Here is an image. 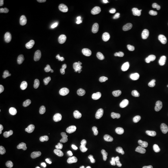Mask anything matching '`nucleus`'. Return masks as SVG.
Listing matches in <instances>:
<instances>
[{
    "instance_id": "f257e3e1",
    "label": "nucleus",
    "mask_w": 168,
    "mask_h": 168,
    "mask_svg": "<svg viewBox=\"0 0 168 168\" xmlns=\"http://www.w3.org/2000/svg\"><path fill=\"white\" fill-rule=\"evenodd\" d=\"M62 79L60 76L57 75L54 77L51 81V90L53 92L58 91L62 86Z\"/></svg>"
},
{
    "instance_id": "f03ea898",
    "label": "nucleus",
    "mask_w": 168,
    "mask_h": 168,
    "mask_svg": "<svg viewBox=\"0 0 168 168\" xmlns=\"http://www.w3.org/2000/svg\"><path fill=\"white\" fill-rule=\"evenodd\" d=\"M104 138V135L102 133L99 131H95L91 133L89 137V140L92 143L97 144L101 142Z\"/></svg>"
},
{
    "instance_id": "7ed1b4c3",
    "label": "nucleus",
    "mask_w": 168,
    "mask_h": 168,
    "mask_svg": "<svg viewBox=\"0 0 168 168\" xmlns=\"http://www.w3.org/2000/svg\"><path fill=\"white\" fill-rule=\"evenodd\" d=\"M6 58L8 62L10 64H14L16 63L17 59V54L15 49L11 48L8 51Z\"/></svg>"
},
{
    "instance_id": "20e7f679",
    "label": "nucleus",
    "mask_w": 168,
    "mask_h": 168,
    "mask_svg": "<svg viewBox=\"0 0 168 168\" xmlns=\"http://www.w3.org/2000/svg\"><path fill=\"white\" fill-rule=\"evenodd\" d=\"M89 15L91 17L96 19L101 18L102 16V13L100 9L95 6H91L88 10Z\"/></svg>"
},
{
    "instance_id": "39448f33",
    "label": "nucleus",
    "mask_w": 168,
    "mask_h": 168,
    "mask_svg": "<svg viewBox=\"0 0 168 168\" xmlns=\"http://www.w3.org/2000/svg\"><path fill=\"white\" fill-rule=\"evenodd\" d=\"M151 13L149 10H144L141 11L137 16V20L139 22H146L150 19Z\"/></svg>"
},
{
    "instance_id": "423d86ee",
    "label": "nucleus",
    "mask_w": 168,
    "mask_h": 168,
    "mask_svg": "<svg viewBox=\"0 0 168 168\" xmlns=\"http://www.w3.org/2000/svg\"><path fill=\"white\" fill-rule=\"evenodd\" d=\"M125 82L130 85H134L137 82V77L135 74L131 73H126L123 75Z\"/></svg>"
},
{
    "instance_id": "0eeeda50",
    "label": "nucleus",
    "mask_w": 168,
    "mask_h": 168,
    "mask_svg": "<svg viewBox=\"0 0 168 168\" xmlns=\"http://www.w3.org/2000/svg\"><path fill=\"white\" fill-rule=\"evenodd\" d=\"M110 102L112 105V108H116L122 104L123 99L120 98L117 93H112L110 96Z\"/></svg>"
},
{
    "instance_id": "6e6552de",
    "label": "nucleus",
    "mask_w": 168,
    "mask_h": 168,
    "mask_svg": "<svg viewBox=\"0 0 168 168\" xmlns=\"http://www.w3.org/2000/svg\"><path fill=\"white\" fill-rule=\"evenodd\" d=\"M99 55L98 52H93L90 53L87 57V62L91 66H94L97 64L99 60Z\"/></svg>"
},
{
    "instance_id": "1a4fd4ad",
    "label": "nucleus",
    "mask_w": 168,
    "mask_h": 168,
    "mask_svg": "<svg viewBox=\"0 0 168 168\" xmlns=\"http://www.w3.org/2000/svg\"><path fill=\"white\" fill-rule=\"evenodd\" d=\"M40 34V29L38 25L33 23L31 25L29 29V35L31 38H36L38 37Z\"/></svg>"
},
{
    "instance_id": "9d476101",
    "label": "nucleus",
    "mask_w": 168,
    "mask_h": 168,
    "mask_svg": "<svg viewBox=\"0 0 168 168\" xmlns=\"http://www.w3.org/2000/svg\"><path fill=\"white\" fill-rule=\"evenodd\" d=\"M52 66V62L50 60H46L44 63L39 65L38 71L41 73H45L48 72Z\"/></svg>"
},
{
    "instance_id": "9b49d317",
    "label": "nucleus",
    "mask_w": 168,
    "mask_h": 168,
    "mask_svg": "<svg viewBox=\"0 0 168 168\" xmlns=\"http://www.w3.org/2000/svg\"><path fill=\"white\" fill-rule=\"evenodd\" d=\"M165 52L162 49H157L154 52L153 58L156 62H161L165 58Z\"/></svg>"
},
{
    "instance_id": "f8f14e48",
    "label": "nucleus",
    "mask_w": 168,
    "mask_h": 168,
    "mask_svg": "<svg viewBox=\"0 0 168 168\" xmlns=\"http://www.w3.org/2000/svg\"><path fill=\"white\" fill-rule=\"evenodd\" d=\"M152 143V140L150 138H145L144 140H140L138 143V147L142 150H145L149 149Z\"/></svg>"
},
{
    "instance_id": "ddd939ff",
    "label": "nucleus",
    "mask_w": 168,
    "mask_h": 168,
    "mask_svg": "<svg viewBox=\"0 0 168 168\" xmlns=\"http://www.w3.org/2000/svg\"><path fill=\"white\" fill-rule=\"evenodd\" d=\"M148 37L146 35H143L138 40V47L141 50H144L147 47L148 45Z\"/></svg>"
},
{
    "instance_id": "4468645a",
    "label": "nucleus",
    "mask_w": 168,
    "mask_h": 168,
    "mask_svg": "<svg viewBox=\"0 0 168 168\" xmlns=\"http://www.w3.org/2000/svg\"><path fill=\"white\" fill-rule=\"evenodd\" d=\"M36 90V85L35 83L31 82L28 83L26 88V93L27 95L30 97L34 95Z\"/></svg>"
},
{
    "instance_id": "2eb2a0df",
    "label": "nucleus",
    "mask_w": 168,
    "mask_h": 168,
    "mask_svg": "<svg viewBox=\"0 0 168 168\" xmlns=\"http://www.w3.org/2000/svg\"><path fill=\"white\" fill-rule=\"evenodd\" d=\"M128 137L124 133H120L118 134L115 137V140L119 144H123L126 143L128 141Z\"/></svg>"
},
{
    "instance_id": "dca6fc26",
    "label": "nucleus",
    "mask_w": 168,
    "mask_h": 168,
    "mask_svg": "<svg viewBox=\"0 0 168 168\" xmlns=\"http://www.w3.org/2000/svg\"><path fill=\"white\" fill-rule=\"evenodd\" d=\"M41 130V124L38 121H36L32 124L30 128V131L32 134L33 135H36L39 133Z\"/></svg>"
},
{
    "instance_id": "f3484780",
    "label": "nucleus",
    "mask_w": 168,
    "mask_h": 168,
    "mask_svg": "<svg viewBox=\"0 0 168 168\" xmlns=\"http://www.w3.org/2000/svg\"><path fill=\"white\" fill-rule=\"evenodd\" d=\"M16 113V111L14 110L12 106H8L5 109V112L4 113V116L6 118H8L11 115H15Z\"/></svg>"
},
{
    "instance_id": "a211bd4d",
    "label": "nucleus",
    "mask_w": 168,
    "mask_h": 168,
    "mask_svg": "<svg viewBox=\"0 0 168 168\" xmlns=\"http://www.w3.org/2000/svg\"><path fill=\"white\" fill-rule=\"evenodd\" d=\"M46 154L47 152L46 150L44 149H41L36 153L34 156V158L36 160L39 161L44 158V157L46 156Z\"/></svg>"
},
{
    "instance_id": "6ab92c4d",
    "label": "nucleus",
    "mask_w": 168,
    "mask_h": 168,
    "mask_svg": "<svg viewBox=\"0 0 168 168\" xmlns=\"http://www.w3.org/2000/svg\"><path fill=\"white\" fill-rule=\"evenodd\" d=\"M145 85L147 88L151 90H153L156 88V84L153 80L150 78H147L145 80Z\"/></svg>"
},
{
    "instance_id": "aec40b11",
    "label": "nucleus",
    "mask_w": 168,
    "mask_h": 168,
    "mask_svg": "<svg viewBox=\"0 0 168 168\" xmlns=\"http://www.w3.org/2000/svg\"><path fill=\"white\" fill-rule=\"evenodd\" d=\"M59 128V122L57 119H53L51 121V132L53 133H56Z\"/></svg>"
},
{
    "instance_id": "412c9836",
    "label": "nucleus",
    "mask_w": 168,
    "mask_h": 168,
    "mask_svg": "<svg viewBox=\"0 0 168 168\" xmlns=\"http://www.w3.org/2000/svg\"><path fill=\"white\" fill-rule=\"evenodd\" d=\"M76 116L73 115L71 116H69L65 119V123L67 124V127L68 128H71L73 126V124L74 123L75 121H76Z\"/></svg>"
},
{
    "instance_id": "4be33fe9",
    "label": "nucleus",
    "mask_w": 168,
    "mask_h": 168,
    "mask_svg": "<svg viewBox=\"0 0 168 168\" xmlns=\"http://www.w3.org/2000/svg\"><path fill=\"white\" fill-rule=\"evenodd\" d=\"M14 15L11 12H1L0 13L1 19L11 20L13 18Z\"/></svg>"
},
{
    "instance_id": "5701e85b",
    "label": "nucleus",
    "mask_w": 168,
    "mask_h": 168,
    "mask_svg": "<svg viewBox=\"0 0 168 168\" xmlns=\"http://www.w3.org/2000/svg\"><path fill=\"white\" fill-rule=\"evenodd\" d=\"M162 119V117L160 115H151L149 117V122L151 123H155L159 122L160 121H161Z\"/></svg>"
},
{
    "instance_id": "b1692460",
    "label": "nucleus",
    "mask_w": 168,
    "mask_h": 168,
    "mask_svg": "<svg viewBox=\"0 0 168 168\" xmlns=\"http://www.w3.org/2000/svg\"><path fill=\"white\" fill-rule=\"evenodd\" d=\"M77 104V103L76 101L75 98L73 97H71L67 103V106L69 108H75Z\"/></svg>"
},
{
    "instance_id": "393cba45",
    "label": "nucleus",
    "mask_w": 168,
    "mask_h": 168,
    "mask_svg": "<svg viewBox=\"0 0 168 168\" xmlns=\"http://www.w3.org/2000/svg\"><path fill=\"white\" fill-rule=\"evenodd\" d=\"M85 88L87 89L88 91H91L92 92H95L97 90V88L94 85H91L90 84L88 81H87L84 85Z\"/></svg>"
},
{
    "instance_id": "a878e982",
    "label": "nucleus",
    "mask_w": 168,
    "mask_h": 168,
    "mask_svg": "<svg viewBox=\"0 0 168 168\" xmlns=\"http://www.w3.org/2000/svg\"><path fill=\"white\" fill-rule=\"evenodd\" d=\"M69 167L68 161L67 159H62L59 163V168H68Z\"/></svg>"
},
{
    "instance_id": "bb28decb",
    "label": "nucleus",
    "mask_w": 168,
    "mask_h": 168,
    "mask_svg": "<svg viewBox=\"0 0 168 168\" xmlns=\"http://www.w3.org/2000/svg\"><path fill=\"white\" fill-rule=\"evenodd\" d=\"M87 33H83V34H81V35L78 36L76 39V42L78 43L82 42L86 40V38H87Z\"/></svg>"
},
{
    "instance_id": "cd10ccee",
    "label": "nucleus",
    "mask_w": 168,
    "mask_h": 168,
    "mask_svg": "<svg viewBox=\"0 0 168 168\" xmlns=\"http://www.w3.org/2000/svg\"><path fill=\"white\" fill-rule=\"evenodd\" d=\"M14 168H25V165L21 161H16L14 164Z\"/></svg>"
},
{
    "instance_id": "c85d7f7f",
    "label": "nucleus",
    "mask_w": 168,
    "mask_h": 168,
    "mask_svg": "<svg viewBox=\"0 0 168 168\" xmlns=\"http://www.w3.org/2000/svg\"><path fill=\"white\" fill-rule=\"evenodd\" d=\"M6 135V132L5 129L3 128H0V140H1L5 137Z\"/></svg>"
},
{
    "instance_id": "c756f323",
    "label": "nucleus",
    "mask_w": 168,
    "mask_h": 168,
    "mask_svg": "<svg viewBox=\"0 0 168 168\" xmlns=\"http://www.w3.org/2000/svg\"><path fill=\"white\" fill-rule=\"evenodd\" d=\"M90 108H91L92 111L96 112L98 110V106H97V104H95L93 102H92L90 104Z\"/></svg>"
},
{
    "instance_id": "7c9ffc66",
    "label": "nucleus",
    "mask_w": 168,
    "mask_h": 168,
    "mask_svg": "<svg viewBox=\"0 0 168 168\" xmlns=\"http://www.w3.org/2000/svg\"><path fill=\"white\" fill-rule=\"evenodd\" d=\"M100 101V98H99V96H96L95 97L93 98V102L95 104L98 105V103H99Z\"/></svg>"
},
{
    "instance_id": "2f4dec72",
    "label": "nucleus",
    "mask_w": 168,
    "mask_h": 168,
    "mask_svg": "<svg viewBox=\"0 0 168 168\" xmlns=\"http://www.w3.org/2000/svg\"><path fill=\"white\" fill-rule=\"evenodd\" d=\"M5 2L6 1L5 0H1L0 1V9L1 10L3 9L5 7V6H6Z\"/></svg>"
},
{
    "instance_id": "473e14b6",
    "label": "nucleus",
    "mask_w": 168,
    "mask_h": 168,
    "mask_svg": "<svg viewBox=\"0 0 168 168\" xmlns=\"http://www.w3.org/2000/svg\"><path fill=\"white\" fill-rule=\"evenodd\" d=\"M55 1L59 4H65L69 3V0H56Z\"/></svg>"
},
{
    "instance_id": "72a5a7b5",
    "label": "nucleus",
    "mask_w": 168,
    "mask_h": 168,
    "mask_svg": "<svg viewBox=\"0 0 168 168\" xmlns=\"http://www.w3.org/2000/svg\"><path fill=\"white\" fill-rule=\"evenodd\" d=\"M145 168H156L155 164L153 163H150L147 164Z\"/></svg>"
},
{
    "instance_id": "f704fd0d",
    "label": "nucleus",
    "mask_w": 168,
    "mask_h": 168,
    "mask_svg": "<svg viewBox=\"0 0 168 168\" xmlns=\"http://www.w3.org/2000/svg\"><path fill=\"white\" fill-rule=\"evenodd\" d=\"M114 34L115 36H119L123 34V32L121 30H116Z\"/></svg>"
},
{
    "instance_id": "c9c22d12",
    "label": "nucleus",
    "mask_w": 168,
    "mask_h": 168,
    "mask_svg": "<svg viewBox=\"0 0 168 168\" xmlns=\"http://www.w3.org/2000/svg\"><path fill=\"white\" fill-rule=\"evenodd\" d=\"M154 1L156 5H160L161 4H163L162 1L161 0H155Z\"/></svg>"
},
{
    "instance_id": "e433bc0d",
    "label": "nucleus",
    "mask_w": 168,
    "mask_h": 168,
    "mask_svg": "<svg viewBox=\"0 0 168 168\" xmlns=\"http://www.w3.org/2000/svg\"><path fill=\"white\" fill-rule=\"evenodd\" d=\"M121 26L120 24H118L117 25L115 26V29L116 30H121Z\"/></svg>"
},
{
    "instance_id": "4c0bfd02",
    "label": "nucleus",
    "mask_w": 168,
    "mask_h": 168,
    "mask_svg": "<svg viewBox=\"0 0 168 168\" xmlns=\"http://www.w3.org/2000/svg\"><path fill=\"white\" fill-rule=\"evenodd\" d=\"M117 94L120 97V98H121L122 97H123V95L121 94V93L120 92H118L117 93Z\"/></svg>"
},
{
    "instance_id": "58836bf2",
    "label": "nucleus",
    "mask_w": 168,
    "mask_h": 168,
    "mask_svg": "<svg viewBox=\"0 0 168 168\" xmlns=\"http://www.w3.org/2000/svg\"><path fill=\"white\" fill-rule=\"evenodd\" d=\"M164 18L166 20H168V13L165 15Z\"/></svg>"
},
{
    "instance_id": "ea45409f",
    "label": "nucleus",
    "mask_w": 168,
    "mask_h": 168,
    "mask_svg": "<svg viewBox=\"0 0 168 168\" xmlns=\"http://www.w3.org/2000/svg\"><path fill=\"white\" fill-rule=\"evenodd\" d=\"M122 106H123V105L121 104V105L118 106L117 107V109H118V110H120V109H121V108H122Z\"/></svg>"
},
{
    "instance_id": "a19ab883",
    "label": "nucleus",
    "mask_w": 168,
    "mask_h": 168,
    "mask_svg": "<svg viewBox=\"0 0 168 168\" xmlns=\"http://www.w3.org/2000/svg\"><path fill=\"white\" fill-rule=\"evenodd\" d=\"M76 108L77 109H80V106L79 104H77L76 106Z\"/></svg>"
},
{
    "instance_id": "79ce46f5",
    "label": "nucleus",
    "mask_w": 168,
    "mask_h": 168,
    "mask_svg": "<svg viewBox=\"0 0 168 168\" xmlns=\"http://www.w3.org/2000/svg\"><path fill=\"white\" fill-rule=\"evenodd\" d=\"M111 168H119V167H118V166H117L114 165L112 166Z\"/></svg>"
}]
</instances>
